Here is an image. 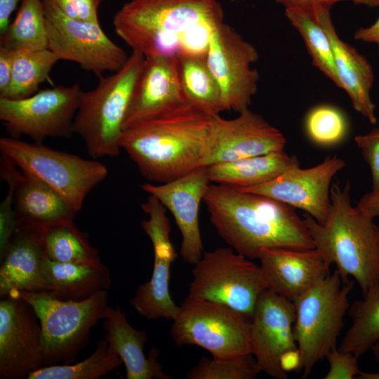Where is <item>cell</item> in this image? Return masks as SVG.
<instances>
[{
	"label": "cell",
	"instance_id": "obj_1",
	"mask_svg": "<svg viewBox=\"0 0 379 379\" xmlns=\"http://www.w3.org/2000/svg\"><path fill=\"white\" fill-rule=\"evenodd\" d=\"M223 22L218 0H130L113 18L115 33L145 58L205 57Z\"/></svg>",
	"mask_w": 379,
	"mask_h": 379
},
{
	"label": "cell",
	"instance_id": "obj_2",
	"mask_svg": "<svg viewBox=\"0 0 379 379\" xmlns=\"http://www.w3.org/2000/svg\"><path fill=\"white\" fill-rule=\"evenodd\" d=\"M215 117L187 105L126 128L119 145L146 180L165 183L208 166Z\"/></svg>",
	"mask_w": 379,
	"mask_h": 379
},
{
	"label": "cell",
	"instance_id": "obj_3",
	"mask_svg": "<svg viewBox=\"0 0 379 379\" xmlns=\"http://www.w3.org/2000/svg\"><path fill=\"white\" fill-rule=\"evenodd\" d=\"M203 201L219 236L251 260L264 248H314L303 218L279 201L211 182Z\"/></svg>",
	"mask_w": 379,
	"mask_h": 379
},
{
	"label": "cell",
	"instance_id": "obj_4",
	"mask_svg": "<svg viewBox=\"0 0 379 379\" xmlns=\"http://www.w3.org/2000/svg\"><path fill=\"white\" fill-rule=\"evenodd\" d=\"M325 220L320 223L308 213L303 220L316 248L344 281L354 278L363 295L379 288V225L373 218L353 207L350 184L333 183Z\"/></svg>",
	"mask_w": 379,
	"mask_h": 379
},
{
	"label": "cell",
	"instance_id": "obj_5",
	"mask_svg": "<svg viewBox=\"0 0 379 379\" xmlns=\"http://www.w3.org/2000/svg\"><path fill=\"white\" fill-rule=\"evenodd\" d=\"M144 60L143 55L132 51L119 71L100 77L93 89L81 90L73 133L83 139L93 159L120 154L125 117Z\"/></svg>",
	"mask_w": 379,
	"mask_h": 379
},
{
	"label": "cell",
	"instance_id": "obj_6",
	"mask_svg": "<svg viewBox=\"0 0 379 379\" xmlns=\"http://www.w3.org/2000/svg\"><path fill=\"white\" fill-rule=\"evenodd\" d=\"M8 295L26 300L39 318L44 366L72 364L88 345L91 329L103 319L108 305L107 291L79 301L59 299L50 291Z\"/></svg>",
	"mask_w": 379,
	"mask_h": 379
},
{
	"label": "cell",
	"instance_id": "obj_7",
	"mask_svg": "<svg viewBox=\"0 0 379 379\" xmlns=\"http://www.w3.org/2000/svg\"><path fill=\"white\" fill-rule=\"evenodd\" d=\"M353 285L350 280L344 281L335 270L294 302L293 334L300 354L298 371L303 378L336 347Z\"/></svg>",
	"mask_w": 379,
	"mask_h": 379
},
{
	"label": "cell",
	"instance_id": "obj_8",
	"mask_svg": "<svg viewBox=\"0 0 379 379\" xmlns=\"http://www.w3.org/2000/svg\"><path fill=\"white\" fill-rule=\"evenodd\" d=\"M0 152L22 172L51 187L77 213L89 192L108 174L107 167L98 161L51 148L42 142L3 137Z\"/></svg>",
	"mask_w": 379,
	"mask_h": 379
},
{
	"label": "cell",
	"instance_id": "obj_9",
	"mask_svg": "<svg viewBox=\"0 0 379 379\" xmlns=\"http://www.w3.org/2000/svg\"><path fill=\"white\" fill-rule=\"evenodd\" d=\"M268 284L260 265L231 247L204 252L192 270L189 294L228 306L251 319Z\"/></svg>",
	"mask_w": 379,
	"mask_h": 379
},
{
	"label": "cell",
	"instance_id": "obj_10",
	"mask_svg": "<svg viewBox=\"0 0 379 379\" xmlns=\"http://www.w3.org/2000/svg\"><path fill=\"white\" fill-rule=\"evenodd\" d=\"M172 321L178 346L197 345L214 358L251 354V318L228 306L188 295Z\"/></svg>",
	"mask_w": 379,
	"mask_h": 379
},
{
	"label": "cell",
	"instance_id": "obj_11",
	"mask_svg": "<svg viewBox=\"0 0 379 379\" xmlns=\"http://www.w3.org/2000/svg\"><path fill=\"white\" fill-rule=\"evenodd\" d=\"M48 48L60 60L77 63L98 77L119 71L128 56L102 30L99 22L74 20L62 13L53 0L43 1Z\"/></svg>",
	"mask_w": 379,
	"mask_h": 379
},
{
	"label": "cell",
	"instance_id": "obj_12",
	"mask_svg": "<svg viewBox=\"0 0 379 379\" xmlns=\"http://www.w3.org/2000/svg\"><path fill=\"white\" fill-rule=\"evenodd\" d=\"M81 91L78 84L57 86L19 100L0 98V119L13 138L27 135L34 142L69 138Z\"/></svg>",
	"mask_w": 379,
	"mask_h": 379
},
{
	"label": "cell",
	"instance_id": "obj_13",
	"mask_svg": "<svg viewBox=\"0 0 379 379\" xmlns=\"http://www.w3.org/2000/svg\"><path fill=\"white\" fill-rule=\"evenodd\" d=\"M258 60L255 48L225 22L213 32L206 60L221 92L224 109L241 112L248 108L258 89V73L251 65Z\"/></svg>",
	"mask_w": 379,
	"mask_h": 379
},
{
	"label": "cell",
	"instance_id": "obj_14",
	"mask_svg": "<svg viewBox=\"0 0 379 379\" xmlns=\"http://www.w3.org/2000/svg\"><path fill=\"white\" fill-rule=\"evenodd\" d=\"M141 208L148 215L141 225L153 246L154 265L150 279L137 288L130 304L147 319L173 320L179 306L170 294L169 281L171 267L178 254L170 238L171 228L167 209L152 195L141 204Z\"/></svg>",
	"mask_w": 379,
	"mask_h": 379
},
{
	"label": "cell",
	"instance_id": "obj_15",
	"mask_svg": "<svg viewBox=\"0 0 379 379\" xmlns=\"http://www.w3.org/2000/svg\"><path fill=\"white\" fill-rule=\"evenodd\" d=\"M295 307L293 302L271 289L260 295L251 319L250 353L260 372L277 379H286L283 358L298 350L293 334Z\"/></svg>",
	"mask_w": 379,
	"mask_h": 379
},
{
	"label": "cell",
	"instance_id": "obj_16",
	"mask_svg": "<svg viewBox=\"0 0 379 379\" xmlns=\"http://www.w3.org/2000/svg\"><path fill=\"white\" fill-rule=\"evenodd\" d=\"M43 366L41 328L34 309L20 297H1L0 378H27Z\"/></svg>",
	"mask_w": 379,
	"mask_h": 379
},
{
	"label": "cell",
	"instance_id": "obj_17",
	"mask_svg": "<svg viewBox=\"0 0 379 379\" xmlns=\"http://www.w3.org/2000/svg\"><path fill=\"white\" fill-rule=\"evenodd\" d=\"M345 166L344 160L338 156H328L315 166H295L264 184L239 190L262 194L303 210L321 223L327 216L331 204V180Z\"/></svg>",
	"mask_w": 379,
	"mask_h": 379
},
{
	"label": "cell",
	"instance_id": "obj_18",
	"mask_svg": "<svg viewBox=\"0 0 379 379\" xmlns=\"http://www.w3.org/2000/svg\"><path fill=\"white\" fill-rule=\"evenodd\" d=\"M210 183L207 166H203L165 183L146 182L141 186L173 215L182 237L180 253L190 265L197 264L204 254L199 212Z\"/></svg>",
	"mask_w": 379,
	"mask_h": 379
},
{
	"label": "cell",
	"instance_id": "obj_19",
	"mask_svg": "<svg viewBox=\"0 0 379 379\" xmlns=\"http://www.w3.org/2000/svg\"><path fill=\"white\" fill-rule=\"evenodd\" d=\"M187 105L180 83L178 58L145 57L133 90L124 129Z\"/></svg>",
	"mask_w": 379,
	"mask_h": 379
},
{
	"label": "cell",
	"instance_id": "obj_20",
	"mask_svg": "<svg viewBox=\"0 0 379 379\" xmlns=\"http://www.w3.org/2000/svg\"><path fill=\"white\" fill-rule=\"evenodd\" d=\"M234 119H215L213 151L208 164L233 161L284 149L282 133L248 108Z\"/></svg>",
	"mask_w": 379,
	"mask_h": 379
},
{
	"label": "cell",
	"instance_id": "obj_21",
	"mask_svg": "<svg viewBox=\"0 0 379 379\" xmlns=\"http://www.w3.org/2000/svg\"><path fill=\"white\" fill-rule=\"evenodd\" d=\"M258 260L268 288L293 302L330 274L316 248H264Z\"/></svg>",
	"mask_w": 379,
	"mask_h": 379
},
{
	"label": "cell",
	"instance_id": "obj_22",
	"mask_svg": "<svg viewBox=\"0 0 379 379\" xmlns=\"http://www.w3.org/2000/svg\"><path fill=\"white\" fill-rule=\"evenodd\" d=\"M44 259L39 227L18 222L0 259V297L15 291H50L41 270Z\"/></svg>",
	"mask_w": 379,
	"mask_h": 379
},
{
	"label": "cell",
	"instance_id": "obj_23",
	"mask_svg": "<svg viewBox=\"0 0 379 379\" xmlns=\"http://www.w3.org/2000/svg\"><path fill=\"white\" fill-rule=\"evenodd\" d=\"M310 12L314 13L330 39L340 88L346 91L354 109L371 124H375V106L370 96L374 81L371 64L354 47L340 38L333 24L330 9L319 8Z\"/></svg>",
	"mask_w": 379,
	"mask_h": 379
},
{
	"label": "cell",
	"instance_id": "obj_24",
	"mask_svg": "<svg viewBox=\"0 0 379 379\" xmlns=\"http://www.w3.org/2000/svg\"><path fill=\"white\" fill-rule=\"evenodd\" d=\"M104 338L119 356L126 368V379H171L158 361L159 350L152 347L147 357L145 345L147 333L130 324L119 307L107 305L103 314Z\"/></svg>",
	"mask_w": 379,
	"mask_h": 379
},
{
	"label": "cell",
	"instance_id": "obj_25",
	"mask_svg": "<svg viewBox=\"0 0 379 379\" xmlns=\"http://www.w3.org/2000/svg\"><path fill=\"white\" fill-rule=\"evenodd\" d=\"M11 163L18 222L43 226L63 219H74L77 212L58 192Z\"/></svg>",
	"mask_w": 379,
	"mask_h": 379
},
{
	"label": "cell",
	"instance_id": "obj_26",
	"mask_svg": "<svg viewBox=\"0 0 379 379\" xmlns=\"http://www.w3.org/2000/svg\"><path fill=\"white\" fill-rule=\"evenodd\" d=\"M41 270L50 292L64 300H83L111 287L110 271L102 262H58L44 258Z\"/></svg>",
	"mask_w": 379,
	"mask_h": 379
},
{
	"label": "cell",
	"instance_id": "obj_27",
	"mask_svg": "<svg viewBox=\"0 0 379 379\" xmlns=\"http://www.w3.org/2000/svg\"><path fill=\"white\" fill-rule=\"evenodd\" d=\"M299 166L296 156L284 149L233 161L218 163L207 166L211 183L240 190L264 184L284 171Z\"/></svg>",
	"mask_w": 379,
	"mask_h": 379
},
{
	"label": "cell",
	"instance_id": "obj_28",
	"mask_svg": "<svg viewBox=\"0 0 379 379\" xmlns=\"http://www.w3.org/2000/svg\"><path fill=\"white\" fill-rule=\"evenodd\" d=\"M39 227L45 258L58 262H102L98 251L90 244L88 234L77 227L74 219H63Z\"/></svg>",
	"mask_w": 379,
	"mask_h": 379
},
{
	"label": "cell",
	"instance_id": "obj_29",
	"mask_svg": "<svg viewBox=\"0 0 379 379\" xmlns=\"http://www.w3.org/2000/svg\"><path fill=\"white\" fill-rule=\"evenodd\" d=\"M182 91L187 103L211 117L225 111L220 87L202 57L178 58Z\"/></svg>",
	"mask_w": 379,
	"mask_h": 379
},
{
	"label": "cell",
	"instance_id": "obj_30",
	"mask_svg": "<svg viewBox=\"0 0 379 379\" xmlns=\"http://www.w3.org/2000/svg\"><path fill=\"white\" fill-rule=\"evenodd\" d=\"M0 36L1 46L14 51H39L48 48L44 1L22 0L14 20Z\"/></svg>",
	"mask_w": 379,
	"mask_h": 379
},
{
	"label": "cell",
	"instance_id": "obj_31",
	"mask_svg": "<svg viewBox=\"0 0 379 379\" xmlns=\"http://www.w3.org/2000/svg\"><path fill=\"white\" fill-rule=\"evenodd\" d=\"M363 296L349 308L352 324L338 347L359 357L379 341V288Z\"/></svg>",
	"mask_w": 379,
	"mask_h": 379
},
{
	"label": "cell",
	"instance_id": "obj_32",
	"mask_svg": "<svg viewBox=\"0 0 379 379\" xmlns=\"http://www.w3.org/2000/svg\"><path fill=\"white\" fill-rule=\"evenodd\" d=\"M59 60L48 48L15 51L10 84L0 98L19 100L34 95Z\"/></svg>",
	"mask_w": 379,
	"mask_h": 379
},
{
	"label": "cell",
	"instance_id": "obj_33",
	"mask_svg": "<svg viewBox=\"0 0 379 379\" xmlns=\"http://www.w3.org/2000/svg\"><path fill=\"white\" fill-rule=\"evenodd\" d=\"M284 13L305 41L313 65L340 88L332 44L314 13L291 8Z\"/></svg>",
	"mask_w": 379,
	"mask_h": 379
},
{
	"label": "cell",
	"instance_id": "obj_34",
	"mask_svg": "<svg viewBox=\"0 0 379 379\" xmlns=\"http://www.w3.org/2000/svg\"><path fill=\"white\" fill-rule=\"evenodd\" d=\"M119 356L103 338L93 352L84 360L69 364L41 367L31 372L28 379H98L113 371L121 364Z\"/></svg>",
	"mask_w": 379,
	"mask_h": 379
},
{
	"label": "cell",
	"instance_id": "obj_35",
	"mask_svg": "<svg viewBox=\"0 0 379 379\" xmlns=\"http://www.w3.org/2000/svg\"><path fill=\"white\" fill-rule=\"evenodd\" d=\"M260 373L251 354L225 358L203 357L186 375L187 379H254Z\"/></svg>",
	"mask_w": 379,
	"mask_h": 379
},
{
	"label": "cell",
	"instance_id": "obj_36",
	"mask_svg": "<svg viewBox=\"0 0 379 379\" xmlns=\"http://www.w3.org/2000/svg\"><path fill=\"white\" fill-rule=\"evenodd\" d=\"M305 126L309 138L321 146L340 142L345 138L348 128L343 112L330 105H317L310 110Z\"/></svg>",
	"mask_w": 379,
	"mask_h": 379
},
{
	"label": "cell",
	"instance_id": "obj_37",
	"mask_svg": "<svg viewBox=\"0 0 379 379\" xmlns=\"http://www.w3.org/2000/svg\"><path fill=\"white\" fill-rule=\"evenodd\" d=\"M1 178L7 182L8 190L0 205V259L4 256L17 229L18 222L14 205L15 182L9 159L1 155Z\"/></svg>",
	"mask_w": 379,
	"mask_h": 379
},
{
	"label": "cell",
	"instance_id": "obj_38",
	"mask_svg": "<svg viewBox=\"0 0 379 379\" xmlns=\"http://www.w3.org/2000/svg\"><path fill=\"white\" fill-rule=\"evenodd\" d=\"M329 368L325 379H353L361 372L359 366V357L340 350L337 347L331 350L326 355Z\"/></svg>",
	"mask_w": 379,
	"mask_h": 379
},
{
	"label": "cell",
	"instance_id": "obj_39",
	"mask_svg": "<svg viewBox=\"0 0 379 379\" xmlns=\"http://www.w3.org/2000/svg\"><path fill=\"white\" fill-rule=\"evenodd\" d=\"M354 140L369 166L373 190L379 188V128L364 135H358Z\"/></svg>",
	"mask_w": 379,
	"mask_h": 379
},
{
	"label": "cell",
	"instance_id": "obj_40",
	"mask_svg": "<svg viewBox=\"0 0 379 379\" xmlns=\"http://www.w3.org/2000/svg\"><path fill=\"white\" fill-rule=\"evenodd\" d=\"M67 16L85 22H99L101 0H53Z\"/></svg>",
	"mask_w": 379,
	"mask_h": 379
},
{
	"label": "cell",
	"instance_id": "obj_41",
	"mask_svg": "<svg viewBox=\"0 0 379 379\" xmlns=\"http://www.w3.org/2000/svg\"><path fill=\"white\" fill-rule=\"evenodd\" d=\"M341 1H351L357 4L368 7H379V0H276L284 9H299L312 11L319 8L331 9V6Z\"/></svg>",
	"mask_w": 379,
	"mask_h": 379
},
{
	"label": "cell",
	"instance_id": "obj_42",
	"mask_svg": "<svg viewBox=\"0 0 379 379\" xmlns=\"http://www.w3.org/2000/svg\"><path fill=\"white\" fill-rule=\"evenodd\" d=\"M15 51L0 46V95L8 88L13 72Z\"/></svg>",
	"mask_w": 379,
	"mask_h": 379
},
{
	"label": "cell",
	"instance_id": "obj_43",
	"mask_svg": "<svg viewBox=\"0 0 379 379\" xmlns=\"http://www.w3.org/2000/svg\"><path fill=\"white\" fill-rule=\"evenodd\" d=\"M357 206L373 218L379 217V188L364 194L357 202Z\"/></svg>",
	"mask_w": 379,
	"mask_h": 379
},
{
	"label": "cell",
	"instance_id": "obj_44",
	"mask_svg": "<svg viewBox=\"0 0 379 379\" xmlns=\"http://www.w3.org/2000/svg\"><path fill=\"white\" fill-rule=\"evenodd\" d=\"M22 0H0V35L3 34L10 25V18L19 3Z\"/></svg>",
	"mask_w": 379,
	"mask_h": 379
},
{
	"label": "cell",
	"instance_id": "obj_45",
	"mask_svg": "<svg viewBox=\"0 0 379 379\" xmlns=\"http://www.w3.org/2000/svg\"><path fill=\"white\" fill-rule=\"evenodd\" d=\"M354 39L365 43L376 44L379 55V18L371 25L357 30L354 33Z\"/></svg>",
	"mask_w": 379,
	"mask_h": 379
},
{
	"label": "cell",
	"instance_id": "obj_46",
	"mask_svg": "<svg viewBox=\"0 0 379 379\" xmlns=\"http://www.w3.org/2000/svg\"><path fill=\"white\" fill-rule=\"evenodd\" d=\"M357 379H379V371L375 373H368L361 371L357 377Z\"/></svg>",
	"mask_w": 379,
	"mask_h": 379
},
{
	"label": "cell",
	"instance_id": "obj_47",
	"mask_svg": "<svg viewBox=\"0 0 379 379\" xmlns=\"http://www.w3.org/2000/svg\"><path fill=\"white\" fill-rule=\"evenodd\" d=\"M371 351L375 359L379 361V341L371 347Z\"/></svg>",
	"mask_w": 379,
	"mask_h": 379
},
{
	"label": "cell",
	"instance_id": "obj_48",
	"mask_svg": "<svg viewBox=\"0 0 379 379\" xmlns=\"http://www.w3.org/2000/svg\"><path fill=\"white\" fill-rule=\"evenodd\" d=\"M229 1H234L235 0H229Z\"/></svg>",
	"mask_w": 379,
	"mask_h": 379
},
{
	"label": "cell",
	"instance_id": "obj_49",
	"mask_svg": "<svg viewBox=\"0 0 379 379\" xmlns=\"http://www.w3.org/2000/svg\"><path fill=\"white\" fill-rule=\"evenodd\" d=\"M42 1H45V0H42Z\"/></svg>",
	"mask_w": 379,
	"mask_h": 379
}]
</instances>
